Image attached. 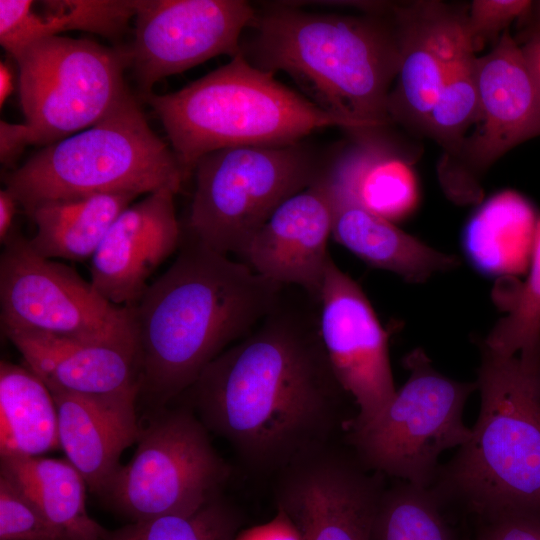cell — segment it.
<instances>
[{"label":"cell","mask_w":540,"mask_h":540,"mask_svg":"<svg viewBox=\"0 0 540 540\" xmlns=\"http://www.w3.org/2000/svg\"><path fill=\"white\" fill-rule=\"evenodd\" d=\"M396 14L400 58L389 115L423 128L465 38L464 18L434 2L417 3Z\"/></svg>","instance_id":"d6986e66"},{"label":"cell","mask_w":540,"mask_h":540,"mask_svg":"<svg viewBox=\"0 0 540 540\" xmlns=\"http://www.w3.org/2000/svg\"><path fill=\"white\" fill-rule=\"evenodd\" d=\"M202 371L192 409L251 473L274 477L299 455L336 440L354 416L308 302L285 297ZM314 299V298H313Z\"/></svg>","instance_id":"6da1fadb"},{"label":"cell","mask_w":540,"mask_h":540,"mask_svg":"<svg viewBox=\"0 0 540 540\" xmlns=\"http://www.w3.org/2000/svg\"><path fill=\"white\" fill-rule=\"evenodd\" d=\"M175 194L161 189L129 205L91 257L90 281L112 304L134 306L149 278L179 247Z\"/></svg>","instance_id":"e0dca14e"},{"label":"cell","mask_w":540,"mask_h":540,"mask_svg":"<svg viewBox=\"0 0 540 540\" xmlns=\"http://www.w3.org/2000/svg\"><path fill=\"white\" fill-rule=\"evenodd\" d=\"M244 515L223 494L187 516H163L107 530L103 540H235Z\"/></svg>","instance_id":"f1b7e54d"},{"label":"cell","mask_w":540,"mask_h":540,"mask_svg":"<svg viewBox=\"0 0 540 540\" xmlns=\"http://www.w3.org/2000/svg\"><path fill=\"white\" fill-rule=\"evenodd\" d=\"M0 540H68L8 478L0 475Z\"/></svg>","instance_id":"d6a6232c"},{"label":"cell","mask_w":540,"mask_h":540,"mask_svg":"<svg viewBox=\"0 0 540 540\" xmlns=\"http://www.w3.org/2000/svg\"><path fill=\"white\" fill-rule=\"evenodd\" d=\"M331 230V203L321 173L310 186L281 203L238 256L257 274L297 287L319 301L331 259L327 250Z\"/></svg>","instance_id":"2e32d148"},{"label":"cell","mask_w":540,"mask_h":540,"mask_svg":"<svg viewBox=\"0 0 540 540\" xmlns=\"http://www.w3.org/2000/svg\"><path fill=\"white\" fill-rule=\"evenodd\" d=\"M15 88V72L7 61L0 62V106L6 102Z\"/></svg>","instance_id":"ab89813d"},{"label":"cell","mask_w":540,"mask_h":540,"mask_svg":"<svg viewBox=\"0 0 540 540\" xmlns=\"http://www.w3.org/2000/svg\"><path fill=\"white\" fill-rule=\"evenodd\" d=\"M25 366L50 391L96 399L136 400L137 353L100 342L2 328Z\"/></svg>","instance_id":"ac0fdd59"},{"label":"cell","mask_w":540,"mask_h":540,"mask_svg":"<svg viewBox=\"0 0 540 540\" xmlns=\"http://www.w3.org/2000/svg\"><path fill=\"white\" fill-rule=\"evenodd\" d=\"M409 377L387 407L361 424L348 422L344 443L368 469L416 486L431 487L439 456L461 447L471 428L463 421L476 382L440 373L421 348L403 358Z\"/></svg>","instance_id":"52a82bcc"},{"label":"cell","mask_w":540,"mask_h":540,"mask_svg":"<svg viewBox=\"0 0 540 540\" xmlns=\"http://www.w3.org/2000/svg\"><path fill=\"white\" fill-rule=\"evenodd\" d=\"M231 472L191 407L161 409L100 498L128 523L187 516L223 494Z\"/></svg>","instance_id":"ba28073f"},{"label":"cell","mask_w":540,"mask_h":540,"mask_svg":"<svg viewBox=\"0 0 540 540\" xmlns=\"http://www.w3.org/2000/svg\"><path fill=\"white\" fill-rule=\"evenodd\" d=\"M476 58L465 34L423 125L425 132L452 152L461 149L464 133L479 118Z\"/></svg>","instance_id":"83f0119b"},{"label":"cell","mask_w":540,"mask_h":540,"mask_svg":"<svg viewBox=\"0 0 540 540\" xmlns=\"http://www.w3.org/2000/svg\"><path fill=\"white\" fill-rule=\"evenodd\" d=\"M0 475L11 480L68 540H103L106 528L87 512L86 481L67 459L4 457Z\"/></svg>","instance_id":"d4e9b609"},{"label":"cell","mask_w":540,"mask_h":540,"mask_svg":"<svg viewBox=\"0 0 540 540\" xmlns=\"http://www.w3.org/2000/svg\"><path fill=\"white\" fill-rule=\"evenodd\" d=\"M538 220L533 206L519 193H497L466 224L462 236L465 255L485 275L521 272L529 264Z\"/></svg>","instance_id":"603a6c76"},{"label":"cell","mask_w":540,"mask_h":540,"mask_svg":"<svg viewBox=\"0 0 540 540\" xmlns=\"http://www.w3.org/2000/svg\"><path fill=\"white\" fill-rule=\"evenodd\" d=\"M441 507L442 501L431 487L400 481L385 488L374 540H457Z\"/></svg>","instance_id":"4316f807"},{"label":"cell","mask_w":540,"mask_h":540,"mask_svg":"<svg viewBox=\"0 0 540 540\" xmlns=\"http://www.w3.org/2000/svg\"><path fill=\"white\" fill-rule=\"evenodd\" d=\"M186 180L172 149L129 92L101 120L45 146L5 176L25 212L56 199L106 193H176Z\"/></svg>","instance_id":"8992f818"},{"label":"cell","mask_w":540,"mask_h":540,"mask_svg":"<svg viewBox=\"0 0 540 540\" xmlns=\"http://www.w3.org/2000/svg\"><path fill=\"white\" fill-rule=\"evenodd\" d=\"M272 479L276 509L302 540H374L383 475L364 466L345 443L315 447Z\"/></svg>","instance_id":"7c38bea8"},{"label":"cell","mask_w":540,"mask_h":540,"mask_svg":"<svg viewBox=\"0 0 540 540\" xmlns=\"http://www.w3.org/2000/svg\"><path fill=\"white\" fill-rule=\"evenodd\" d=\"M19 203L7 189L0 190V242L4 245L14 232L13 222Z\"/></svg>","instance_id":"74e56055"},{"label":"cell","mask_w":540,"mask_h":540,"mask_svg":"<svg viewBox=\"0 0 540 540\" xmlns=\"http://www.w3.org/2000/svg\"><path fill=\"white\" fill-rule=\"evenodd\" d=\"M43 11L58 15L65 31L80 30L117 39L135 17V0H52L41 2Z\"/></svg>","instance_id":"4dcf8cb0"},{"label":"cell","mask_w":540,"mask_h":540,"mask_svg":"<svg viewBox=\"0 0 540 540\" xmlns=\"http://www.w3.org/2000/svg\"><path fill=\"white\" fill-rule=\"evenodd\" d=\"M536 17H537V22H538V31L537 32H540V1L537 2V4H536Z\"/></svg>","instance_id":"60d3db41"},{"label":"cell","mask_w":540,"mask_h":540,"mask_svg":"<svg viewBox=\"0 0 540 540\" xmlns=\"http://www.w3.org/2000/svg\"><path fill=\"white\" fill-rule=\"evenodd\" d=\"M135 8L126 50L143 97L162 78L241 54V34L256 16L242 0H135Z\"/></svg>","instance_id":"4fadbf2b"},{"label":"cell","mask_w":540,"mask_h":540,"mask_svg":"<svg viewBox=\"0 0 540 540\" xmlns=\"http://www.w3.org/2000/svg\"><path fill=\"white\" fill-rule=\"evenodd\" d=\"M506 356L540 353V218L534 233L528 274L514 293L510 308L481 342Z\"/></svg>","instance_id":"f546056e"},{"label":"cell","mask_w":540,"mask_h":540,"mask_svg":"<svg viewBox=\"0 0 540 540\" xmlns=\"http://www.w3.org/2000/svg\"><path fill=\"white\" fill-rule=\"evenodd\" d=\"M285 286L191 239L132 306L139 393L159 406L248 335Z\"/></svg>","instance_id":"7a4b0ae2"},{"label":"cell","mask_w":540,"mask_h":540,"mask_svg":"<svg viewBox=\"0 0 540 540\" xmlns=\"http://www.w3.org/2000/svg\"><path fill=\"white\" fill-rule=\"evenodd\" d=\"M50 392L57 408L60 448L89 491L100 497L121 465L122 452L139 439L136 400Z\"/></svg>","instance_id":"ffe728a7"},{"label":"cell","mask_w":540,"mask_h":540,"mask_svg":"<svg viewBox=\"0 0 540 540\" xmlns=\"http://www.w3.org/2000/svg\"><path fill=\"white\" fill-rule=\"evenodd\" d=\"M366 134L365 139L346 149L324 175L362 206L394 222L406 217L417 204L415 174L406 160L366 138Z\"/></svg>","instance_id":"cb8c5ba5"},{"label":"cell","mask_w":540,"mask_h":540,"mask_svg":"<svg viewBox=\"0 0 540 540\" xmlns=\"http://www.w3.org/2000/svg\"><path fill=\"white\" fill-rule=\"evenodd\" d=\"M24 145L17 124L1 121L0 124V158L3 164L13 162L24 150Z\"/></svg>","instance_id":"8d00e7d4"},{"label":"cell","mask_w":540,"mask_h":540,"mask_svg":"<svg viewBox=\"0 0 540 540\" xmlns=\"http://www.w3.org/2000/svg\"><path fill=\"white\" fill-rule=\"evenodd\" d=\"M0 257L2 328L121 346L137 353L132 307L105 299L73 268L13 232Z\"/></svg>","instance_id":"8fae6325"},{"label":"cell","mask_w":540,"mask_h":540,"mask_svg":"<svg viewBox=\"0 0 540 540\" xmlns=\"http://www.w3.org/2000/svg\"><path fill=\"white\" fill-rule=\"evenodd\" d=\"M244 55L254 66L282 71L312 103L365 134L391 121L389 96L400 44L380 21L308 12L286 4L257 14Z\"/></svg>","instance_id":"3957f363"},{"label":"cell","mask_w":540,"mask_h":540,"mask_svg":"<svg viewBox=\"0 0 540 540\" xmlns=\"http://www.w3.org/2000/svg\"><path fill=\"white\" fill-rule=\"evenodd\" d=\"M332 211L331 234L367 264L390 271L404 280L421 283L454 269L458 259L438 251L371 212L322 173Z\"/></svg>","instance_id":"44dd1931"},{"label":"cell","mask_w":540,"mask_h":540,"mask_svg":"<svg viewBox=\"0 0 540 540\" xmlns=\"http://www.w3.org/2000/svg\"><path fill=\"white\" fill-rule=\"evenodd\" d=\"M60 448L54 398L26 366L0 362V458L34 457Z\"/></svg>","instance_id":"484cf974"},{"label":"cell","mask_w":540,"mask_h":540,"mask_svg":"<svg viewBox=\"0 0 540 540\" xmlns=\"http://www.w3.org/2000/svg\"><path fill=\"white\" fill-rule=\"evenodd\" d=\"M143 99L160 119L186 179L216 150L290 145L321 128L349 129L243 53L178 91Z\"/></svg>","instance_id":"5b68a950"},{"label":"cell","mask_w":540,"mask_h":540,"mask_svg":"<svg viewBox=\"0 0 540 540\" xmlns=\"http://www.w3.org/2000/svg\"><path fill=\"white\" fill-rule=\"evenodd\" d=\"M138 196L106 193L45 201L26 214L36 230L31 248L48 259H91L116 218Z\"/></svg>","instance_id":"7402d4cb"},{"label":"cell","mask_w":540,"mask_h":540,"mask_svg":"<svg viewBox=\"0 0 540 540\" xmlns=\"http://www.w3.org/2000/svg\"><path fill=\"white\" fill-rule=\"evenodd\" d=\"M533 2L526 0H475L464 18V31L474 51L526 14Z\"/></svg>","instance_id":"836d02e7"},{"label":"cell","mask_w":540,"mask_h":540,"mask_svg":"<svg viewBox=\"0 0 540 540\" xmlns=\"http://www.w3.org/2000/svg\"><path fill=\"white\" fill-rule=\"evenodd\" d=\"M30 0H0V44L15 59L26 48L65 31L63 20L37 13Z\"/></svg>","instance_id":"1f68e13d"},{"label":"cell","mask_w":540,"mask_h":540,"mask_svg":"<svg viewBox=\"0 0 540 540\" xmlns=\"http://www.w3.org/2000/svg\"><path fill=\"white\" fill-rule=\"evenodd\" d=\"M476 78L479 118L468 148L471 202L481 194L477 180L481 170L518 144L540 136V87L508 32L488 54L476 58Z\"/></svg>","instance_id":"9a60e30c"},{"label":"cell","mask_w":540,"mask_h":540,"mask_svg":"<svg viewBox=\"0 0 540 540\" xmlns=\"http://www.w3.org/2000/svg\"><path fill=\"white\" fill-rule=\"evenodd\" d=\"M193 173L191 236L225 255H238L281 203L320 175L296 144L223 148Z\"/></svg>","instance_id":"30bf717a"},{"label":"cell","mask_w":540,"mask_h":540,"mask_svg":"<svg viewBox=\"0 0 540 540\" xmlns=\"http://www.w3.org/2000/svg\"><path fill=\"white\" fill-rule=\"evenodd\" d=\"M477 540H540V518L508 517L488 522Z\"/></svg>","instance_id":"e575fe53"},{"label":"cell","mask_w":540,"mask_h":540,"mask_svg":"<svg viewBox=\"0 0 540 540\" xmlns=\"http://www.w3.org/2000/svg\"><path fill=\"white\" fill-rule=\"evenodd\" d=\"M521 50L530 72L540 87V32L533 34Z\"/></svg>","instance_id":"f35d334b"},{"label":"cell","mask_w":540,"mask_h":540,"mask_svg":"<svg viewBox=\"0 0 540 540\" xmlns=\"http://www.w3.org/2000/svg\"><path fill=\"white\" fill-rule=\"evenodd\" d=\"M14 60L26 146H47L91 127L130 92L124 81L126 48L56 35Z\"/></svg>","instance_id":"9c48e42d"},{"label":"cell","mask_w":540,"mask_h":540,"mask_svg":"<svg viewBox=\"0 0 540 540\" xmlns=\"http://www.w3.org/2000/svg\"><path fill=\"white\" fill-rule=\"evenodd\" d=\"M481 346V404L469 439L431 488L486 523L540 518V354L506 356Z\"/></svg>","instance_id":"277c9868"},{"label":"cell","mask_w":540,"mask_h":540,"mask_svg":"<svg viewBox=\"0 0 540 540\" xmlns=\"http://www.w3.org/2000/svg\"><path fill=\"white\" fill-rule=\"evenodd\" d=\"M235 540H302L299 532L282 512L267 523L242 529Z\"/></svg>","instance_id":"d590c367"},{"label":"cell","mask_w":540,"mask_h":540,"mask_svg":"<svg viewBox=\"0 0 540 540\" xmlns=\"http://www.w3.org/2000/svg\"><path fill=\"white\" fill-rule=\"evenodd\" d=\"M319 329L340 385L357 406L349 420L361 424L380 414L393 399L388 335L361 287L332 257L319 297Z\"/></svg>","instance_id":"5bb4252c"}]
</instances>
